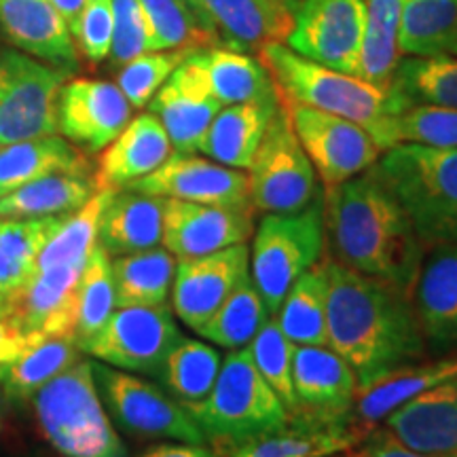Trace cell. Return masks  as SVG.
Here are the masks:
<instances>
[{
	"instance_id": "6da1fadb",
	"label": "cell",
	"mask_w": 457,
	"mask_h": 457,
	"mask_svg": "<svg viewBox=\"0 0 457 457\" xmlns=\"http://www.w3.org/2000/svg\"><path fill=\"white\" fill-rule=\"evenodd\" d=\"M327 271L328 347L352 367L358 392L424 358L426 339L411 296L333 259Z\"/></svg>"
},
{
	"instance_id": "7a4b0ae2",
	"label": "cell",
	"mask_w": 457,
	"mask_h": 457,
	"mask_svg": "<svg viewBox=\"0 0 457 457\" xmlns=\"http://www.w3.org/2000/svg\"><path fill=\"white\" fill-rule=\"evenodd\" d=\"M322 202L333 261L398 293L413 295L426 245L375 170L324 187Z\"/></svg>"
},
{
	"instance_id": "3957f363",
	"label": "cell",
	"mask_w": 457,
	"mask_h": 457,
	"mask_svg": "<svg viewBox=\"0 0 457 457\" xmlns=\"http://www.w3.org/2000/svg\"><path fill=\"white\" fill-rule=\"evenodd\" d=\"M413 222L421 244L457 245V146L396 145L373 165Z\"/></svg>"
},
{
	"instance_id": "277c9868",
	"label": "cell",
	"mask_w": 457,
	"mask_h": 457,
	"mask_svg": "<svg viewBox=\"0 0 457 457\" xmlns=\"http://www.w3.org/2000/svg\"><path fill=\"white\" fill-rule=\"evenodd\" d=\"M187 411L220 457L290 424L288 411L254 369L245 347L222 358L212 392Z\"/></svg>"
},
{
	"instance_id": "5b68a950",
	"label": "cell",
	"mask_w": 457,
	"mask_h": 457,
	"mask_svg": "<svg viewBox=\"0 0 457 457\" xmlns=\"http://www.w3.org/2000/svg\"><path fill=\"white\" fill-rule=\"evenodd\" d=\"M259 60L270 71L279 100L350 119L367 131L392 114L409 108L403 96H398L392 87H375L353 74L316 64L295 54L286 43H262Z\"/></svg>"
},
{
	"instance_id": "8992f818",
	"label": "cell",
	"mask_w": 457,
	"mask_h": 457,
	"mask_svg": "<svg viewBox=\"0 0 457 457\" xmlns=\"http://www.w3.org/2000/svg\"><path fill=\"white\" fill-rule=\"evenodd\" d=\"M38 430L64 457H129L102 403L91 360H79L30 398Z\"/></svg>"
},
{
	"instance_id": "52a82bcc",
	"label": "cell",
	"mask_w": 457,
	"mask_h": 457,
	"mask_svg": "<svg viewBox=\"0 0 457 457\" xmlns=\"http://www.w3.org/2000/svg\"><path fill=\"white\" fill-rule=\"evenodd\" d=\"M324 245L322 193L301 212L262 216L253 239L248 273L270 316H276L290 286L322 259Z\"/></svg>"
},
{
	"instance_id": "ba28073f",
	"label": "cell",
	"mask_w": 457,
	"mask_h": 457,
	"mask_svg": "<svg viewBox=\"0 0 457 457\" xmlns=\"http://www.w3.org/2000/svg\"><path fill=\"white\" fill-rule=\"evenodd\" d=\"M91 369L106 413L119 430L134 438L208 445L191 413L163 387L98 360H91Z\"/></svg>"
},
{
	"instance_id": "9c48e42d",
	"label": "cell",
	"mask_w": 457,
	"mask_h": 457,
	"mask_svg": "<svg viewBox=\"0 0 457 457\" xmlns=\"http://www.w3.org/2000/svg\"><path fill=\"white\" fill-rule=\"evenodd\" d=\"M316 170L279 102L248 168L250 204L261 214L301 212L318 197Z\"/></svg>"
},
{
	"instance_id": "30bf717a",
	"label": "cell",
	"mask_w": 457,
	"mask_h": 457,
	"mask_svg": "<svg viewBox=\"0 0 457 457\" xmlns=\"http://www.w3.org/2000/svg\"><path fill=\"white\" fill-rule=\"evenodd\" d=\"M71 74L0 49V148L57 134V94Z\"/></svg>"
},
{
	"instance_id": "8fae6325",
	"label": "cell",
	"mask_w": 457,
	"mask_h": 457,
	"mask_svg": "<svg viewBox=\"0 0 457 457\" xmlns=\"http://www.w3.org/2000/svg\"><path fill=\"white\" fill-rule=\"evenodd\" d=\"M182 337L168 305L117 307L81 352L119 370L157 377Z\"/></svg>"
},
{
	"instance_id": "7c38bea8",
	"label": "cell",
	"mask_w": 457,
	"mask_h": 457,
	"mask_svg": "<svg viewBox=\"0 0 457 457\" xmlns=\"http://www.w3.org/2000/svg\"><path fill=\"white\" fill-rule=\"evenodd\" d=\"M364 30V0H301L284 43L316 64L358 77Z\"/></svg>"
},
{
	"instance_id": "4fadbf2b",
	"label": "cell",
	"mask_w": 457,
	"mask_h": 457,
	"mask_svg": "<svg viewBox=\"0 0 457 457\" xmlns=\"http://www.w3.org/2000/svg\"><path fill=\"white\" fill-rule=\"evenodd\" d=\"M282 102L303 151L324 187H335L373 168L384 151L362 125L318 108Z\"/></svg>"
},
{
	"instance_id": "5bb4252c",
	"label": "cell",
	"mask_w": 457,
	"mask_h": 457,
	"mask_svg": "<svg viewBox=\"0 0 457 457\" xmlns=\"http://www.w3.org/2000/svg\"><path fill=\"white\" fill-rule=\"evenodd\" d=\"M295 411L290 424L350 426L358 381L328 345H293Z\"/></svg>"
},
{
	"instance_id": "9a60e30c",
	"label": "cell",
	"mask_w": 457,
	"mask_h": 457,
	"mask_svg": "<svg viewBox=\"0 0 457 457\" xmlns=\"http://www.w3.org/2000/svg\"><path fill=\"white\" fill-rule=\"evenodd\" d=\"M220 108L208 81L205 47L187 55L148 102V111L162 121L176 153H199Z\"/></svg>"
},
{
	"instance_id": "2e32d148",
	"label": "cell",
	"mask_w": 457,
	"mask_h": 457,
	"mask_svg": "<svg viewBox=\"0 0 457 457\" xmlns=\"http://www.w3.org/2000/svg\"><path fill=\"white\" fill-rule=\"evenodd\" d=\"M254 233V208L250 205L195 204L163 197L162 244L174 259H197L245 244Z\"/></svg>"
},
{
	"instance_id": "e0dca14e",
	"label": "cell",
	"mask_w": 457,
	"mask_h": 457,
	"mask_svg": "<svg viewBox=\"0 0 457 457\" xmlns=\"http://www.w3.org/2000/svg\"><path fill=\"white\" fill-rule=\"evenodd\" d=\"M57 134L83 153H100L131 119V104L117 83L68 79L57 94Z\"/></svg>"
},
{
	"instance_id": "ac0fdd59",
	"label": "cell",
	"mask_w": 457,
	"mask_h": 457,
	"mask_svg": "<svg viewBox=\"0 0 457 457\" xmlns=\"http://www.w3.org/2000/svg\"><path fill=\"white\" fill-rule=\"evenodd\" d=\"M125 188L153 197L253 208L248 174L244 170L227 168L212 159L195 157V153H171L162 168Z\"/></svg>"
},
{
	"instance_id": "d6986e66",
	"label": "cell",
	"mask_w": 457,
	"mask_h": 457,
	"mask_svg": "<svg viewBox=\"0 0 457 457\" xmlns=\"http://www.w3.org/2000/svg\"><path fill=\"white\" fill-rule=\"evenodd\" d=\"M250 267L245 244L228 245L219 253L176 262L171 284V310L185 327L197 330L225 303Z\"/></svg>"
},
{
	"instance_id": "ffe728a7",
	"label": "cell",
	"mask_w": 457,
	"mask_h": 457,
	"mask_svg": "<svg viewBox=\"0 0 457 457\" xmlns=\"http://www.w3.org/2000/svg\"><path fill=\"white\" fill-rule=\"evenodd\" d=\"M87 262L37 270L24 288L0 305V320L17 335L72 333L77 286Z\"/></svg>"
},
{
	"instance_id": "44dd1931",
	"label": "cell",
	"mask_w": 457,
	"mask_h": 457,
	"mask_svg": "<svg viewBox=\"0 0 457 457\" xmlns=\"http://www.w3.org/2000/svg\"><path fill=\"white\" fill-rule=\"evenodd\" d=\"M0 34L43 64L68 74L79 68L71 28L49 0H0Z\"/></svg>"
},
{
	"instance_id": "7402d4cb",
	"label": "cell",
	"mask_w": 457,
	"mask_h": 457,
	"mask_svg": "<svg viewBox=\"0 0 457 457\" xmlns=\"http://www.w3.org/2000/svg\"><path fill=\"white\" fill-rule=\"evenodd\" d=\"M411 303L426 347L447 353L457 347V245H436L424 256Z\"/></svg>"
},
{
	"instance_id": "603a6c76",
	"label": "cell",
	"mask_w": 457,
	"mask_h": 457,
	"mask_svg": "<svg viewBox=\"0 0 457 457\" xmlns=\"http://www.w3.org/2000/svg\"><path fill=\"white\" fill-rule=\"evenodd\" d=\"M384 428L421 453H457V377L400 404L386 417Z\"/></svg>"
},
{
	"instance_id": "cb8c5ba5",
	"label": "cell",
	"mask_w": 457,
	"mask_h": 457,
	"mask_svg": "<svg viewBox=\"0 0 457 457\" xmlns=\"http://www.w3.org/2000/svg\"><path fill=\"white\" fill-rule=\"evenodd\" d=\"M171 148L174 146L162 121L151 111L140 112L136 119H129L121 134L102 151L98 171L94 174L96 187L98 191L129 187L162 168L170 159Z\"/></svg>"
},
{
	"instance_id": "d4e9b609",
	"label": "cell",
	"mask_w": 457,
	"mask_h": 457,
	"mask_svg": "<svg viewBox=\"0 0 457 457\" xmlns=\"http://www.w3.org/2000/svg\"><path fill=\"white\" fill-rule=\"evenodd\" d=\"M202 24L210 34H220L225 47L237 51L261 49L262 43H284L293 28V13L278 0H199Z\"/></svg>"
},
{
	"instance_id": "484cf974",
	"label": "cell",
	"mask_w": 457,
	"mask_h": 457,
	"mask_svg": "<svg viewBox=\"0 0 457 457\" xmlns=\"http://www.w3.org/2000/svg\"><path fill=\"white\" fill-rule=\"evenodd\" d=\"M453 377H457V353L438 360V362L409 364V367L394 370L384 379L369 386L367 390L358 392L350 415V428L362 441L400 404L415 398L417 394L443 384V381L453 379Z\"/></svg>"
},
{
	"instance_id": "4316f807",
	"label": "cell",
	"mask_w": 457,
	"mask_h": 457,
	"mask_svg": "<svg viewBox=\"0 0 457 457\" xmlns=\"http://www.w3.org/2000/svg\"><path fill=\"white\" fill-rule=\"evenodd\" d=\"M163 231V197L119 188L112 191L98 225V244L111 256L157 248Z\"/></svg>"
},
{
	"instance_id": "83f0119b",
	"label": "cell",
	"mask_w": 457,
	"mask_h": 457,
	"mask_svg": "<svg viewBox=\"0 0 457 457\" xmlns=\"http://www.w3.org/2000/svg\"><path fill=\"white\" fill-rule=\"evenodd\" d=\"M51 174H91V163L81 148L60 134L41 136L0 148V197L28 182Z\"/></svg>"
},
{
	"instance_id": "f1b7e54d",
	"label": "cell",
	"mask_w": 457,
	"mask_h": 457,
	"mask_svg": "<svg viewBox=\"0 0 457 457\" xmlns=\"http://www.w3.org/2000/svg\"><path fill=\"white\" fill-rule=\"evenodd\" d=\"M79 360H81V347L72 333L24 337L20 352L0 379L4 398L30 400L41 387Z\"/></svg>"
},
{
	"instance_id": "f546056e",
	"label": "cell",
	"mask_w": 457,
	"mask_h": 457,
	"mask_svg": "<svg viewBox=\"0 0 457 457\" xmlns=\"http://www.w3.org/2000/svg\"><path fill=\"white\" fill-rule=\"evenodd\" d=\"M273 104H231L222 106L210 125L199 153L227 168L248 170L259 151L267 125L276 114Z\"/></svg>"
},
{
	"instance_id": "4dcf8cb0",
	"label": "cell",
	"mask_w": 457,
	"mask_h": 457,
	"mask_svg": "<svg viewBox=\"0 0 457 457\" xmlns=\"http://www.w3.org/2000/svg\"><path fill=\"white\" fill-rule=\"evenodd\" d=\"M66 219L68 214L0 219V305L30 282L43 248Z\"/></svg>"
},
{
	"instance_id": "1f68e13d",
	"label": "cell",
	"mask_w": 457,
	"mask_h": 457,
	"mask_svg": "<svg viewBox=\"0 0 457 457\" xmlns=\"http://www.w3.org/2000/svg\"><path fill=\"white\" fill-rule=\"evenodd\" d=\"M205 71L222 106L279 102L276 83L261 60L231 47H205Z\"/></svg>"
},
{
	"instance_id": "d6a6232c",
	"label": "cell",
	"mask_w": 457,
	"mask_h": 457,
	"mask_svg": "<svg viewBox=\"0 0 457 457\" xmlns=\"http://www.w3.org/2000/svg\"><path fill=\"white\" fill-rule=\"evenodd\" d=\"M117 307L168 305L174 284L176 259L165 248L111 256Z\"/></svg>"
},
{
	"instance_id": "836d02e7",
	"label": "cell",
	"mask_w": 457,
	"mask_h": 457,
	"mask_svg": "<svg viewBox=\"0 0 457 457\" xmlns=\"http://www.w3.org/2000/svg\"><path fill=\"white\" fill-rule=\"evenodd\" d=\"M98 193L94 176L51 174L0 197V219L72 214Z\"/></svg>"
},
{
	"instance_id": "e575fe53",
	"label": "cell",
	"mask_w": 457,
	"mask_h": 457,
	"mask_svg": "<svg viewBox=\"0 0 457 457\" xmlns=\"http://www.w3.org/2000/svg\"><path fill=\"white\" fill-rule=\"evenodd\" d=\"M328 259H320L286 293L276 320L293 345H328L327 295Z\"/></svg>"
},
{
	"instance_id": "d590c367",
	"label": "cell",
	"mask_w": 457,
	"mask_h": 457,
	"mask_svg": "<svg viewBox=\"0 0 457 457\" xmlns=\"http://www.w3.org/2000/svg\"><path fill=\"white\" fill-rule=\"evenodd\" d=\"M400 55H457V0H404Z\"/></svg>"
},
{
	"instance_id": "8d00e7d4",
	"label": "cell",
	"mask_w": 457,
	"mask_h": 457,
	"mask_svg": "<svg viewBox=\"0 0 457 457\" xmlns=\"http://www.w3.org/2000/svg\"><path fill=\"white\" fill-rule=\"evenodd\" d=\"M390 87L409 106L457 108V55H400Z\"/></svg>"
},
{
	"instance_id": "74e56055",
	"label": "cell",
	"mask_w": 457,
	"mask_h": 457,
	"mask_svg": "<svg viewBox=\"0 0 457 457\" xmlns=\"http://www.w3.org/2000/svg\"><path fill=\"white\" fill-rule=\"evenodd\" d=\"M222 364L216 347L197 339H182L165 358L157 379L182 407H193L212 392Z\"/></svg>"
},
{
	"instance_id": "f35d334b",
	"label": "cell",
	"mask_w": 457,
	"mask_h": 457,
	"mask_svg": "<svg viewBox=\"0 0 457 457\" xmlns=\"http://www.w3.org/2000/svg\"><path fill=\"white\" fill-rule=\"evenodd\" d=\"M360 436L350 426L288 424L282 430L245 443L228 457H330L350 451Z\"/></svg>"
},
{
	"instance_id": "ab89813d",
	"label": "cell",
	"mask_w": 457,
	"mask_h": 457,
	"mask_svg": "<svg viewBox=\"0 0 457 457\" xmlns=\"http://www.w3.org/2000/svg\"><path fill=\"white\" fill-rule=\"evenodd\" d=\"M364 3H367V30H364L358 77L375 87L390 89L400 60L398 30L404 0H364Z\"/></svg>"
},
{
	"instance_id": "60d3db41",
	"label": "cell",
	"mask_w": 457,
	"mask_h": 457,
	"mask_svg": "<svg viewBox=\"0 0 457 457\" xmlns=\"http://www.w3.org/2000/svg\"><path fill=\"white\" fill-rule=\"evenodd\" d=\"M267 318L270 313H267L265 303H262L250 273H245L242 282L212 313V318L204 322L195 333L228 352L244 350L267 322Z\"/></svg>"
},
{
	"instance_id": "b9f144b4",
	"label": "cell",
	"mask_w": 457,
	"mask_h": 457,
	"mask_svg": "<svg viewBox=\"0 0 457 457\" xmlns=\"http://www.w3.org/2000/svg\"><path fill=\"white\" fill-rule=\"evenodd\" d=\"M381 151L396 145H426L438 148L457 146V108L409 106L392 114L369 131Z\"/></svg>"
},
{
	"instance_id": "7bdbcfd3",
	"label": "cell",
	"mask_w": 457,
	"mask_h": 457,
	"mask_svg": "<svg viewBox=\"0 0 457 457\" xmlns=\"http://www.w3.org/2000/svg\"><path fill=\"white\" fill-rule=\"evenodd\" d=\"M114 310H117V303H114L111 254L100 244H96L77 286L74 337H77L79 347L104 327Z\"/></svg>"
},
{
	"instance_id": "ee69618b",
	"label": "cell",
	"mask_w": 457,
	"mask_h": 457,
	"mask_svg": "<svg viewBox=\"0 0 457 457\" xmlns=\"http://www.w3.org/2000/svg\"><path fill=\"white\" fill-rule=\"evenodd\" d=\"M245 352H248L259 375L282 400L288 417L293 415L296 404L293 386V343L286 339L276 316L267 318V322L254 335V339L248 343Z\"/></svg>"
},
{
	"instance_id": "f6af8a7d",
	"label": "cell",
	"mask_w": 457,
	"mask_h": 457,
	"mask_svg": "<svg viewBox=\"0 0 457 457\" xmlns=\"http://www.w3.org/2000/svg\"><path fill=\"white\" fill-rule=\"evenodd\" d=\"M153 28V51L208 47L210 34L187 0H138Z\"/></svg>"
},
{
	"instance_id": "bcb514c9",
	"label": "cell",
	"mask_w": 457,
	"mask_h": 457,
	"mask_svg": "<svg viewBox=\"0 0 457 457\" xmlns=\"http://www.w3.org/2000/svg\"><path fill=\"white\" fill-rule=\"evenodd\" d=\"M202 49V47H197ZM195 47L185 49H165V51H146L117 72V85L128 98L131 108H145L153 96L162 89L170 74L182 64L187 55H191Z\"/></svg>"
},
{
	"instance_id": "7dc6e473",
	"label": "cell",
	"mask_w": 457,
	"mask_h": 457,
	"mask_svg": "<svg viewBox=\"0 0 457 457\" xmlns=\"http://www.w3.org/2000/svg\"><path fill=\"white\" fill-rule=\"evenodd\" d=\"M112 4V45L111 64L121 68L146 51H153V28L148 24L138 0H111Z\"/></svg>"
},
{
	"instance_id": "c3c4849f",
	"label": "cell",
	"mask_w": 457,
	"mask_h": 457,
	"mask_svg": "<svg viewBox=\"0 0 457 457\" xmlns=\"http://www.w3.org/2000/svg\"><path fill=\"white\" fill-rule=\"evenodd\" d=\"M77 51L91 64L108 60L112 45V4L111 0H87L81 15L71 28Z\"/></svg>"
},
{
	"instance_id": "681fc988",
	"label": "cell",
	"mask_w": 457,
	"mask_h": 457,
	"mask_svg": "<svg viewBox=\"0 0 457 457\" xmlns=\"http://www.w3.org/2000/svg\"><path fill=\"white\" fill-rule=\"evenodd\" d=\"M347 457H457V453H421V451L404 447L386 428H375L350 449Z\"/></svg>"
},
{
	"instance_id": "f907efd6",
	"label": "cell",
	"mask_w": 457,
	"mask_h": 457,
	"mask_svg": "<svg viewBox=\"0 0 457 457\" xmlns=\"http://www.w3.org/2000/svg\"><path fill=\"white\" fill-rule=\"evenodd\" d=\"M138 457H220L212 447L208 445H193V443H182V445H155V447L146 449L145 453Z\"/></svg>"
},
{
	"instance_id": "816d5d0a",
	"label": "cell",
	"mask_w": 457,
	"mask_h": 457,
	"mask_svg": "<svg viewBox=\"0 0 457 457\" xmlns=\"http://www.w3.org/2000/svg\"><path fill=\"white\" fill-rule=\"evenodd\" d=\"M21 341H24V337L17 335L13 328H9L7 324L0 320V379H3L4 370L9 369V364L13 362L17 352H20Z\"/></svg>"
},
{
	"instance_id": "f5cc1de1",
	"label": "cell",
	"mask_w": 457,
	"mask_h": 457,
	"mask_svg": "<svg viewBox=\"0 0 457 457\" xmlns=\"http://www.w3.org/2000/svg\"><path fill=\"white\" fill-rule=\"evenodd\" d=\"M49 3L54 4L57 13L64 17L68 28H72L74 21H77V17L81 15L83 7L87 4V0H49Z\"/></svg>"
},
{
	"instance_id": "db71d44e",
	"label": "cell",
	"mask_w": 457,
	"mask_h": 457,
	"mask_svg": "<svg viewBox=\"0 0 457 457\" xmlns=\"http://www.w3.org/2000/svg\"><path fill=\"white\" fill-rule=\"evenodd\" d=\"M278 3L282 4L284 9H288L290 13H295L296 7H299V4H301V0H278Z\"/></svg>"
},
{
	"instance_id": "11a10c76",
	"label": "cell",
	"mask_w": 457,
	"mask_h": 457,
	"mask_svg": "<svg viewBox=\"0 0 457 457\" xmlns=\"http://www.w3.org/2000/svg\"><path fill=\"white\" fill-rule=\"evenodd\" d=\"M187 3L191 4V9H193V11H195V15H197L199 24H202V7H199V0H187ZM202 26H204V24H202ZM204 30H205V28H204ZM205 32H208V30H205ZM208 34H210V32H208Z\"/></svg>"
},
{
	"instance_id": "9f6ffc18",
	"label": "cell",
	"mask_w": 457,
	"mask_h": 457,
	"mask_svg": "<svg viewBox=\"0 0 457 457\" xmlns=\"http://www.w3.org/2000/svg\"><path fill=\"white\" fill-rule=\"evenodd\" d=\"M3 398H4V394L0 392V428H3Z\"/></svg>"
}]
</instances>
